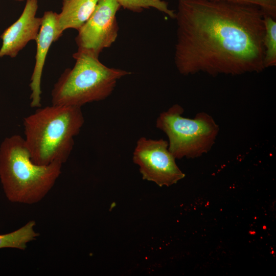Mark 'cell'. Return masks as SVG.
I'll return each instance as SVG.
<instances>
[{
    "label": "cell",
    "mask_w": 276,
    "mask_h": 276,
    "mask_svg": "<svg viewBox=\"0 0 276 276\" xmlns=\"http://www.w3.org/2000/svg\"><path fill=\"white\" fill-rule=\"evenodd\" d=\"M16 1H18V2H21V1H25V0H15Z\"/></svg>",
    "instance_id": "15"
},
{
    "label": "cell",
    "mask_w": 276,
    "mask_h": 276,
    "mask_svg": "<svg viewBox=\"0 0 276 276\" xmlns=\"http://www.w3.org/2000/svg\"><path fill=\"white\" fill-rule=\"evenodd\" d=\"M73 57L76 60L74 66L66 68L54 85L52 105L81 107L103 100L111 94L118 80L131 74L109 67L88 53L77 52Z\"/></svg>",
    "instance_id": "4"
},
{
    "label": "cell",
    "mask_w": 276,
    "mask_h": 276,
    "mask_svg": "<svg viewBox=\"0 0 276 276\" xmlns=\"http://www.w3.org/2000/svg\"><path fill=\"white\" fill-rule=\"evenodd\" d=\"M36 222L30 220L20 228L8 234L0 235V248H13L25 250L29 242L39 235L34 227Z\"/></svg>",
    "instance_id": "11"
},
{
    "label": "cell",
    "mask_w": 276,
    "mask_h": 276,
    "mask_svg": "<svg viewBox=\"0 0 276 276\" xmlns=\"http://www.w3.org/2000/svg\"><path fill=\"white\" fill-rule=\"evenodd\" d=\"M263 19L265 27L263 40L264 65L266 68L276 65V18L264 14Z\"/></svg>",
    "instance_id": "12"
},
{
    "label": "cell",
    "mask_w": 276,
    "mask_h": 276,
    "mask_svg": "<svg viewBox=\"0 0 276 276\" xmlns=\"http://www.w3.org/2000/svg\"><path fill=\"white\" fill-rule=\"evenodd\" d=\"M100 0H62L61 12L58 14L57 34L64 31H78L88 19Z\"/></svg>",
    "instance_id": "10"
},
{
    "label": "cell",
    "mask_w": 276,
    "mask_h": 276,
    "mask_svg": "<svg viewBox=\"0 0 276 276\" xmlns=\"http://www.w3.org/2000/svg\"><path fill=\"white\" fill-rule=\"evenodd\" d=\"M116 0H100L93 13L78 31L75 38L77 52L99 57L100 53L109 48L118 35L116 14L121 8Z\"/></svg>",
    "instance_id": "7"
},
{
    "label": "cell",
    "mask_w": 276,
    "mask_h": 276,
    "mask_svg": "<svg viewBox=\"0 0 276 276\" xmlns=\"http://www.w3.org/2000/svg\"><path fill=\"white\" fill-rule=\"evenodd\" d=\"M183 111L180 105H172L159 114L156 127L168 136L169 150L175 159L197 158L211 150L219 127L214 118L205 112L190 119L182 116Z\"/></svg>",
    "instance_id": "5"
},
{
    "label": "cell",
    "mask_w": 276,
    "mask_h": 276,
    "mask_svg": "<svg viewBox=\"0 0 276 276\" xmlns=\"http://www.w3.org/2000/svg\"><path fill=\"white\" fill-rule=\"evenodd\" d=\"M62 165L34 163L24 139L18 134L6 137L0 146V179L6 197L12 202L41 201L60 176Z\"/></svg>",
    "instance_id": "3"
},
{
    "label": "cell",
    "mask_w": 276,
    "mask_h": 276,
    "mask_svg": "<svg viewBox=\"0 0 276 276\" xmlns=\"http://www.w3.org/2000/svg\"><path fill=\"white\" fill-rule=\"evenodd\" d=\"M38 7V0H26L20 17L1 36L0 58L15 57L30 41L36 39L42 23V17L36 16Z\"/></svg>",
    "instance_id": "8"
},
{
    "label": "cell",
    "mask_w": 276,
    "mask_h": 276,
    "mask_svg": "<svg viewBox=\"0 0 276 276\" xmlns=\"http://www.w3.org/2000/svg\"><path fill=\"white\" fill-rule=\"evenodd\" d=\"M124 9L140 12L145 9L154 8L175 19V12L170 9L168 3L163 0H116Z\"/></svg>",
    "instance_id": "13"
},
{
    "label": "cell",
    "mask_w": 276,
    "mask_h": 276,
    "mask_svg": "<svg viewBox=\"0 0 276 276\" xmlns=\"http://www.w3.org/2000/svg\"><path fill=\"white\" fill-rule=\"evenodd\" d=\"M168 146V142L163 139L141 137L138 140L132 159L139 166L143 179L153 181L160 187H169L185 177Z\"/></svg>",
    "instance_id": "6"
},
{
    "label": "cell",
    "mask_w": 276,
    "mask_h": 276,
    "mask_svg": "<svg viewBox=\"0 0 276 276\" xmlns=\"http://www.w3.org/2000/svg\"><path fill=\"white\" fill-rule=\"evenodd\" d=\"M81 108L52 104L24 118V139L34 163H66L84 123Z\"/></svg>",
    "instance_id": "2"
},
{
    "label": "cell",
    "mask_w": 276,
    "mask_h": 276,
    "mask_svg": "<svg viewBox=\"0 0 276 276\" xmlns=\"http://www.w3.org/2000/svg\"><path fill=\"white\" fill-rule=\"evenodd\" d=\"M264 13L257 6L210 0H179L174 63L185 76L260 73Z\"/></svg>",
    "instance_id": "1"
},
{
    "label": "cell",
    "mask_w": 276,
    "mask_h": 276,
    "mask_svg": "<svg viewBox=\"0 0 276 276\" xmlns=\"http://www.w3.org/2000/svg\"><path fill=\"white\" fill-rule=\"evenodd\" d=\"M250 5L258 7L264 14L276 18V0H210Z\"/></svg>",
    "instance_id": "14"
},
{
    "label": "cell",
    "mask_w": 276,
    "mask_h": 276,
    "mask_svg": "<svg viewBox=\"0 0 276 276\" xmlns=\"http://www.w3.org/2000/svg\"><path fill=\"white\" fill-rule=\"evenodd\" d=\"M57 20L58 13L52 11H45L35 40L37 44L35 63L29 85L31 90L30 106L33 108L41 107V80L45 60L51 44L59 38L57 34Z\"/></svg>",
    "instance_id": "9"
}]
</instances>
